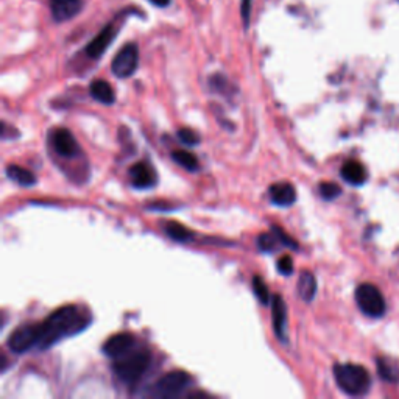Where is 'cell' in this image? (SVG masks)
Masks as SVG:
<instances>
[{"label":"cell","mask_w":399,"mask_h":399,"mask_svg":"<svg viewBox=\"0 0 399 399\" xmlns=\"http://www.w3.org/2000/svg\"><path fill=\"white\" fill-rule=\"evenodd\" d=\"M52 147L59 156L63 158H74L78 155L80 147L77 139L68 128H57L52 131L50 136Z\"/></svg>","instance_id":"cell-8"},{"label":"cell","mask_w":399,"mask_h":399,"mask_svg":"<svg viewBox=\"0 0 399 399\" xmlns=\"http://www.w3.org/2000/svg\"><path fill=\"white\" fill-rule=\"evenodd\" d=\"M150 2L153 5H156V6H161V8H164V6H167L172 0H150Z\"/></svg>","instance_id":"cell-28"},{"label":"cell","mask_w":399,"mask_h":399,"mask_svg":"<svg viewBox=\"0 0 399 399\" xmlns=\"http://www.w3.org/2000/svg\"><path fill=\"white\" fill-rule=\"evenodd\" d=\"M190 376L186 371L176 370L159 377L151 389V396L155 398H175L183 393L190 384Z\"/></svg>","instance_id":"cell-5"},{"label":"cell","mask_w":399,"mask_h":399,"mask_svg":"<svg viewBox=\"0 0 399 399\" xmlns=\"http://www.w3.org/2000/svg\"><path fill=\"white\" fill-rule=\"evenodd\" d=\"M128 174L131 184L135 186L136 189L153 188L158 181L156 172L153 170L151 165H149L147 163H136L135 165H131Z\"/></svg>","instance_id":"cell-11"},{"label":"cell","mask_w":399,"mask_h":399,"mask_svg":"<svg viewBox=\"0 0 399 399\" xmlns=\"http://www.w3.org/2000/svg\"><path fill=\"white\" fill-rule=\"evenodd\" d=\"M39 337H41L39 324H22L11 332L8 338V348L10 351L15 352V354H24L27 351L38 348Z\"/></svg>","instance_id":"cell-6"},{"label":"cell","mask_w":399,"mask_h":399,"mask_svg":"<svg viewBox=\"0 0 399 399\" xmlns=\"http://www.w3.org/2000/svg\"><path fill=\"white\" fill-rule=\"evenodd\" d=\"M271 320H273V331L281 342H285V326H287V309L281 295L273 296L271 303Z\"/></svg>","instance_id":"cell-14"},{"label":"cell","mask_w":399,"mask_h":399,"mask_svg":"<svg viewBox=\"0 0 399 399\" xmlns=\"http://www.w3.org/2000/svg\"><path fill=\"white\" fill-rule=\"evenodd\" d=\"M271 231L275 232L276 237L279 239V242H281V243L284 245V247H289V248H294V250L298 248V243H296V242L294 241V239H292L283 228H279L278 225L271 226Z\"/></svg>","instance_id":"cell-25"},{"label":"cell","mask_w":399,"mask_h":399,"mask_svg":"<svg viewBox=\"0 0 399 399\" xmlns=\"http://www.w3.org/2000/svg\"><path fill=\"white\" fill-rule=\"evenodd\" d=\"M83 10V0H50V13L55 22H68Z\"/></svg>","instance_id":"cell-10"},{"label":"cell","mask_w":399,"mask_h":399,"mask_svg":"<svg viewBox=\"0 0 399 399\" xmlns=\"http://www.w3.org/2000/svg\"><path fill=\"white\" fill-rule=\"evenodd\" d=\"M253 292L257 296L259 303L261 304H269L270 303V292L267 284L264 283V279L261 276H255L253 278Z\"/></svg>","instance_id":"cell-21"},{"label":"cell","mask_w":399,"mask_h":399,"mask_svg":"<svg viewBox=\"0 0 399 399\" xmlns=\"http://www.w3.org/2000/svg\"><path fill=\"white\" fill-rule=\"evenodd\" d=\"M150 361L151 357L149 354V351L131 349L126 352V354L116 359L112 370H114L116 376L121 379L122 382L136 384L139 379L145 375V371L149 370Z\"/></svg>","instance_id":"cell-3"},{"label":"cell","mask_w":399,"mask_h":399,"mask_svg":"<svg viewBox=\"0 0 399 399\" xmlns=\"http://www.w3.org/2000/svg\"><path fill=\"white\" fill-rule=\"evenodd\" d=\"M317 294V279L310 271H303L298 279V295L304 299L306 303L312 301Z\"/></svg>","instance_id":"cell-18"},{"label":"cell","mask_w":399,"mask_h":399,"mask_svg":"<svg viewBox=\"0 0 399 399\" xmlns=\"http://www.w3.org/2000/svg\"><path fill=\"white\" fill-rule=\"evenodd\" d=\"M6 176L16 184L22 186V188H30V186L36 184V176L33 175L30 170H27L25 167H21V165L17 164H10L8 167H6Z\"/></svg>","instance_id":"cell-17"},{"label":"cell","mask_w":399,"mask_h":399,"mask_svg":"<svg viewBox=\"0 0 399 399\" xmlns=\"http://www.w3.org/2000/svg\"><path fill=\"white\" fill-rule=\"evenodd\" d=\"M278 242L279 239L273 231H271V234H261L257 237V247L261 251H273Z\"/></svg>","instance_id":"cell-22"},{"label":"cell","mask_w":399,"mask_h":399,"mask_svg":"<svg viewBox=\"0 0 399 399\" xmlns=\"http://www.w3.org/2000/svg\"><path fill=\"white\" fill-rule=\"evenodd\" d=\"M342 194V189L340 186L336 184V183H331V181H326L320 184V195L324 200H334L338 195Z\"/></svg>","instance_id":"cell-23"},{"label":"cell","mask_w":399,"mask_h":399,"mask_svg":"<svg viewBox=\"0 0 399 399\" xmlns=\"http://www.w3.org/2000/svg\"><path fill=\"white\" fill-rule=\"evenodd\" d=\"M342 178L345 181L352 184V186H362L367 181V170H365L363 165L357 161H347L343 164V167L340 170Z\"/></svg>","instance_id":"cell-15"},{"label":"cell","mask_w":399,"mask_h":399,"mask_svg":"<svg viewBox=\"0 0 399 399\" xmlns=\"http://www.w3.org/2000/svg\"><path fill=\"white\" fill-rule=\"evenodd\" d=\"M251 3H253V0H242V19L245 24V29H248V25H250Z\"/></svg>","instance_id":"cell-27"},{"label":"cell","mask_w":399,"mask_h":399,"mask_svg":"<svg viewBox=\"0 0 399 399\" xmlns=\"http://www.w3.org/2000/svg\"><path fill=\"white\" fill-rule=\"evenodd\" d=\"M269 194L273 204L281 206V208H287V206H292L296 202V190L290 183L271 184Z\"/></svg>","instance_id":"cell-13"},{"label":"cell","mask_w":399,"mask_h":399,"mask_svg":"<svg viewBox=\"0 0 399 399\" xmlns=\"http://www.w3.org/2000/svg\"><path fill=\"white\" fill-rule=\"evenodd\" d=\"M334 377L340 390L351 396L365 395L371 384L368 371L354 363H337L334 367Z\"/></svg>","instance_id":"cell-2"},{"label":"cell","mask_w":399,"mask_h":399,"mask_svg":"<svg viewBox=\"0 0 399 399\" xmlns=\"http://www.w3.org/2000/svg\"><path fill=\"white\" fill-rule=\"evenodd\" d=\"M164 231H165V234H167L172 241H175V242L186 243V242L194 241V232L178 222L165 223Z\"/></svg>","instance_id":"cell-19"},{"label":"cell","mask_w":399,"mask_h":399,"mask_svg":"<svg viewBox=\"0 0 399 399\" xmlns=\"http://www.w3.org/2000/svg\"><path fill=\"white\" fill-rule=\"evenodd\" d=\"M139 64V49L135 43H130L117 52L111 63V70L117 78H128L135 74Z\"/></svg>","instance_id":"cell-7"},{"label":"cell","mask_w":399,"mask_h":399,"mask_svg":"<svg viewBox=\"0 0 399 399\" xmlns=\"http://www.w3.org/2000/svg\"><path fill=\"white\" fill-rule=\"evenodd\" d=\"M356 303L365 315L379 318L385 314V299L373 284H361L356 290Z\"/></svg>","instance_id":"cell-4"},{"label":"cell","mask_w":399,"mask_h":399,"mask_svg":"<svg viewBox=\"0 0 399 399\" xmlns=\"http://www.w3.org/2000/svg\"><path fill=\"white\" fill-rule=\"evenodd\" d=\"M88 326V317L77 306H63L39 323V345L38 349H47L66 337L75 336Z\"/></svg>","instance_id":"cell-1"},{"label":"cell","mask_w":399,"mask_h":399,"mask_svg":"<svg viewBox=\"0 0 399 399\" xmlns=\"http://www.w3.org/2000/svg\"><path fill=\"white\" fill-rule=\"evenodd\" d=\"M172 158H174V161L181 165L183 169L189 170V172H197L200 167V163H198V158L194 155L192 151L188 150H175L172 153Z\"/></svg>","instance_id":"cell-20"},{"label":"cell","mask_w":399,"mask_h":399,"mask_svg":"<svg viewBox=\"0 0 399 399\" xmlns=\"http://www.w3.org/2000/svg\"><path fill=\"white\" fill-rule=\"evenodd\" d=\"M178 139L181 141L183 144L188 145V147H194V145H197L200 142V137L197 133L194 130H190V128H181V130H178Z\"/></svg>","instance_id":"cell-24"},{"label":"cell","mask_w":399,"mask_h":399,"mask_svg":"<svg viewBox=\"0 0 399 399\" xmlns=\"http://www.w3.org/2000/svg\"><path fill=\"white\" fill-rule=\"evenodd\" d=\"M136 345V337L130 334V332H119V334L111 336L108 340L103 343L102 351L105 356L111 359H117L126 352L131 351Z\"/></svg>","instance_id":"cell-9"},{"label":"cell","mask_w":399,"mask_h":399,"mask_svg":"<svg viewBox=\"0 0 399 399\" xmlns=\"http://www.w3.org/2000/svg\"><path fill=\"white\" fill-rule=\"evenodd\" d=\"M91 96L103 105H112L116 102V94L112 86L106 80H94L89 86Z\"/></svg>","instance_id":"cell-16"},{"label":"cell","mask_w":399,"mask_h":399,"mask_svg":"<svg viewBox=\"0 0 399 399\" xmlns=\"http://www.w3.org/2000/svg\"><path fill=\"white\" fill-rule=\"evenodd\" d=\"M114 36H116L114 27H112V24L106 25L105 29L100 31L98 35L88 44V47H86V53H88V57L92 59H98L100 57H103V53L108 50L110 44L112 43Z\"/></svg>","instance_id":"cell-12"},{"label":"cell","mask_w":399,"mask_h":399,"mask_svg":"<svg viewBox=\"0 0 399 399\" xmlns=\"http://www.w3.org/2000/svg\"><path fill=\"white\" fill-rule=\"evenodd\" d=\"M276 269L279 273L283 275H292L294 273V259H292L289 255H284L278 259Z\"/></svg>","instance_id":"cell-26"}]
</instances>
